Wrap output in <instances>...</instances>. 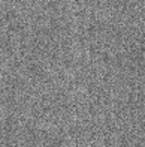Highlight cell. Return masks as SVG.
<instances>
[]
</instances>
